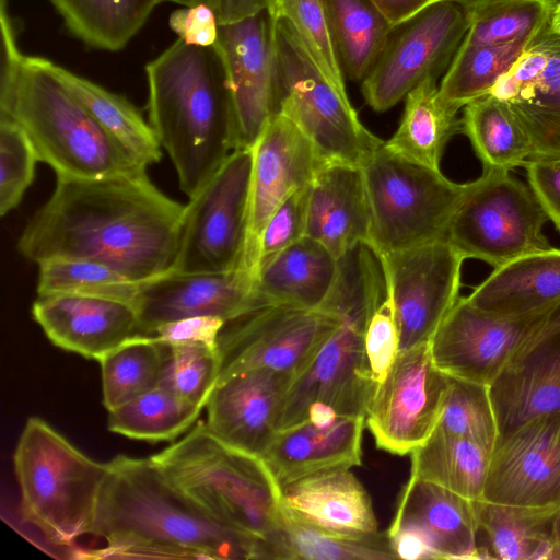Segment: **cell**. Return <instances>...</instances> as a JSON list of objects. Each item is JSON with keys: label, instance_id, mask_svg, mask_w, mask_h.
<instances>
[{"label": "cell", "instance_id": "cell-1", "mask_svg": "<svg viewBox=\"0 0 560 560\" xmlns=\"http://www.w3.org/2000/svg\"><path fill=\"white\" fill-rule=\"evenodd\" d=\"M185 215L186 205L162 192L147 170L97 178L58 176L16 248L37 265L80 258L144 282L173 270Z\"/></svg>", "mask_w": 560, "mask_h": 560}, {"label": "cell", "instance_id": "cell-2", "mask_svg": "<svg viewBox=\"0 0 560 560\" xmlns=\"http://www.w3.org/2000/svg\"><path fill=\"white\" fill-rule=\"evenodd\" d=\"M90 559H257L258 541L219 523L176 489L151 458L108 462Z\"/></svg>", "mask_w": 560, "mask_h": 560}, {"label": "cell", "instance_id": "cell-3", "mask_svg": "<svg viewBox=\"0 0 560 560\" xmlns=\"http://www.w3.org/2000/svg\"><path fill=\"white\" fill-rule=\"evenodd\" d=\"M149 122L190 199L237 149L226 68L217 44L177 38L145 67Z\"/></svg>", "mask_w": 560, "mask_h": 560}, {"label": "cell", "instance_id": "cell-4", "mask_svg": "<svg viewBox=\"0 0 560 560\" xmlns=\"http://www.w3.org/2000/svg\"><path fill=\"white\" fill-rule=\"evenodd\" d=\"M387 294L381 255L359 243L338 258L330 292L318 310L338 324L308 368L288 388L278 413L277 431L307 420L314 405L340 416H364L375 388L368 368L364 335L369 320Z\"/></svg>", "mask_w": 560, "mask_h": 560}, {"label": "cell", "instance_id": "cell-5", "mask_svg": "<svg viewBox=\"0 0 560 560\" xmlns=\"http://www.w3.org/2000/svg\"><path fill=\"white\" fill-rule=\"evenodd\" d=\"M0 118L18 125L56 177L97 178L147 168L133 161L50 70L22 56L0 74Z\"/></svg>", "mask_w": 560, "mask_h": 560}, {"label": "cell", "instance_id": "cell-6", "mask_svg": "<svg viewBox=\"0 0 560 560\" xmlns=\"http://www.w3.org/2000/svg\"><path fill=\"white\" fill-rule=\"evenodd\" d=\"M150 458L203 512L258 547L280 526V486L265 462L225 444L206 423Z\"/></svg>", "mask_w": 560, "mask_h": 560}, {"label": "cell", "instance_id": "cell-7", "mask_svg": "<svg viewBox=\"0 0 560 560\" xmlns=\"http://www.w3.org/2000/svg\"><path fill=\"white\" fill-rule=\"evenodd\" d=\"M24 518L71 547L91 535L108 463L93 460L40 418L27 420L13 456Z\"/></svg>", "mask_w": 560, "mask_h": 560}, {"label": "cell", "instance_id": "cell-8", "mask_svg": "<svg viewBox=\"0 0 560 560\" xmlns=\"http://www.w3.org/2000/svg\"><path fill=\"white\" fill-rule=\"evenodd\" d=\"M275 47L278 113L303 132L325 163L362 167L384 141L363 126L348 94L325 78L281 16L275 18Z\"/></svg>", "mask_w": 560, "mask_h": 560}, {"label": "cell", "instance_id": "cell-9", "mask_svg": "<svg viewBox=\"0 0 560 560\" xmlns=\"http://www.w3.org/2000/svg\"><path fill=\"white\" fill-rule=\"evenodd\" d=\"M371 215L370 244L384 255L446 240L468 183L405 160L384 143L361 167Z\"/></svg>", "mask_w": 560, "mask_h": 560}, {"label": "cell", "instance_id": "cell-10", "mask_svg": "<svg viewBox=\"0 0 560 560\" xmlns=\"http://www.w3.org/2000/svg\"><path fill=\"white\" fill-rule=\"evenodd\" d=\"M548 221L529 186L510 171L482 168L448 225L446 241L465 258L498 268L517 257L551 248L544 234Z\"/></svg>", "mask_w": 560, "mask_h": 560}, {"label": "cell", "instance_id": "cell-11", "mask_svg": "<svg viewBox=\"0 0 560 560\" xmlns=\"http://www.w3.org/2000/svg\"><path fill=\"white\" fill-rule=\"evenodd\" d=\"M252 171L253 148L237 149L189 199L172 271L245 269Z\"/></svg>", "mask_w": 560, "mask_h": 560}, {"label": "cell", "instance_id": "cell-12", "mask_svg": "<svg viewBox=\"0 0 560 560\" xmlns=\"http://www.w3.org/2000/svg\"><path fill=\"white\" fill-rule=\"evenodd\" d=\"M472 8L436 1L395 25L381 57L361 82L375 112H385L427 79L444 75L470 25Z\"/></svg>", "mask_w": 560, "mask_h": 560}, {"label": "cell", "instance_id": "cell-13", "mask_svg": "<svg viewBox=\"0 0 560 560\" xmlns=\"http://www.w3.org/2000/svg\"><path fill=\"white\" fill-rule=\"evenodd\" d=\"M337 324L338 318L325 311L278 303L231 319L217 340L221 364L218 383L254 369L295 378L308 368Z\"/></svg>", "mask_w": 560, "mask_h": 560}, {"label": "cell", "instance_id": "cell-14", "mask_svg": "<svg viewBox=\"0 0 560 560\" xmlns=\"http://www.w3.org/2000/svg\"><path fill=\"white\" fill-rule=\"evenodd\" d=\"M450 376L434 364L429 343L399 351L385 380L375 386L365 424L378 448L404 456L434 431Z\"/></svg>", "mask_w": 560, "mask_h": 560}, {"label": "cell", "instance_id": "cell-15", "mask_svg": "<svg viewBox=\"0 0 560 560\" xmlns=\"http://www.w3.org/2000/svg\"><path fill=\"white\" fill-rule=\"evenodd\" d=\"M381 257L398 329L399 351L429 343L459 298L465 258L446 240Z\"/></svg>", "mask_w": 560, "mask_h": 560}, {"label": "cell", "instance_id": "cell-16", "mask_svg": "<svg viewBox=\"0 0 560 560\" xmlns=\"http://www.w3.org/2000/svg\"><path fill=\"white\" fill-rule=\"evenodd\" d=\"M552 307L506 317L481 311L467 296H459L429 342L433 362L451 377L490 386Z\"/></svg>", "mask_w": 560, "mask_h": 560}, {"label": "cell", "instance_id": "cell-17", "mask_svg": "<svg viewBox=\"0 0 560 560\" xmlns=\"http://www.w3.org/2000/svg\"><path fill=\"white\" fill-rule=\"evenodd\" d=\"M482 499L560 508V412L536 416L499 436Z\"/></svg>", "mask_w": 560, "mask_h": 560}, {"label": "cell", "instance_id": "cell-18", "mask_svg": "<svg viewBox=\"0 0 560 560\" xmlns=\"http://www.w3.org/2000/svg\"><path fill=\"white\" fill-rule=\"evenodd\" d=\"M215 44L232 92L237 149H250L278 114L275 18L266 10L219 25Z\"/></svg>", "mask_w": 560, "mask_h": 560}, {"label": "cell", "instance_id": "cell-19", "mask_svg": "<svg viewBox=\"0 0 560 560\" xmlns=\"http://www.w3.org/2000/svg\"><path fill=\"white\" fill-rule=\"evenodd\" d=\"M246 269L228 272L170 271L140 283L135 302L142 336H153L163 324L195 316L229 322L270 304Z\"/></svg>", "mask_w": 560, "mask_h": 560}, {"label": "cell", "instance_id": "cell-20", "mask_svg": "<svg viewBox=\"0 0 560 560\" xmlns=\"http://www.w3.org/2000/svg\"><path fill=\"white\" fill-rule=\"evenodd\" d=\"M325 162L310 140L278 113L253 147L248 235L244 268L254 277L262 231L277 208L295 190L310 185Z\"/></svg>", "mask_w": 560, "mask_h": 560}, {"label": "cell", "instance_id": "cell-21", "mask_svg": "<svg viewBox=\"0 0 560 560\" xmlns=\"http://www.w3.org/2000/svg\"><path fill=\"white\" fill-rule=\"evenodd\" d=\"M491 93L510 106L527 131L529 161L560 159V33L548 25Z\"/></svg>", "mask_w": 560, "mask_h": 560}, {"label": "cell", "instance_id": "cell-22", "mask_svg": "<svg viewBox=\"0 0 560 560\" xmlns=\"http://www.w3.org/2000/svg\"><path fill=\"white\" fill-rule=\"evenodd\" d=\"M293 380L288 373L254 369L220 381L206 405V427L225 444L261 458Z\"/></svg>", "mask_w": 560, "mask_h": 560}, {"label": "cell", "instance_id": "cell-23", "mask_svg": "<svg viewBox=\"0 0 560 560\" xmlns=\"http://www.w3.org/2000/svg\"><path fill=\"white\" fill-rule=\"evenodd\" d=\"M34 320L57 347L98 360L127 340L142 336L133 304L83 294L37 295Z\"/></svg>", "mask_w": 560, "mask_h": 560}, {"label": "cell", "instance_id": "cell-24", "mask_svg": "<svg viewBox=\"0 0 560 560\" xmlns=\"http://www.w3.org/2000/svg\"><path fill=\"white\" fill-rule=\"evenodd\" d=\"M364 416H338L327 424L305 420L278 430L261 456L279 486L329 469L360 466Z\"/></svg>", "mask_w": 560, "mask_h": 560}, {"label": "cell", "instance_id": "cell-25", "mask_svg": "<svg viewBox=\"0 0 560 560\" xmlns=\"http://www.w3.org/2000/svg\"><path fill=\"white\" fill-rule=\"evenodd\" d=\"M306 236L339 258L371 242V215L362 168L324 163L308 187Z\"/></svg>", "mask_w": 560, "mask_h": 560}, {"label": "cell", "instance_id": "cell-26", "mask_svg": "<svg viewBox=\"0 0 560 560\" xmlns=\"http://www.w3.org/2000/svg\"><path fill=\"white\" fill-rule=\"evenodd\" d=\"M281 501L296 520L342 536L378 533L372 500L346 468L312 474L280 486Z\"/></svg>", "mask_w": 560, "mask_h": 560}, {"label": "cell", "instance_id": "cell-27", "mask_svg": "<svg viewBox=\"0 0 560 560\" xmlns=\"http://www.w3.org/2000/svg\"><path fill=\"white\" fill-rule=\"evenodd\" d=\"M489 389L499 436L536 416L560 412V330L518 351Z\"/></svg>", "mask_w": 560, "mask_h": 560}, {"label": "cell", "instance_id": "cell-28", "mask_svg": "<svg viewBox=\"0 0 560 560\" xmlns=\"http://www.w3.org/2000/svg\"><path fill=\"white\" fill-rule=\"evenodd\" d=\"M420 534L435 559H481L472 501L435 483L410 476L390 528Z\"/></svg>", "mask_w": 560, "mask_h": 560}, {"label": "cell", "instance_id": "cell-29", "mask_svg": "<svg viewBox=\"0 0 560 560\" xmlns=\"http://www.w3.org/2000/svg\"><path fill=\"white\" fill-rule=\"evenodd\" d=\"M467 299L481 311L506 317L555 306L560 302V249L530 253L494 268Z\"/></svg>", "mask_w": 560, "mask_h": 560}, {"label": "cell", "instance_id": "cell-30", "mask_svg": "<svg viewBox=\"0 0 560 560\" xmlns=\"http://www.w3.org/2000/svg\"><path fill=\"white\" fill-rule=\"evenodd\" d=\"M337 271L338 258L305 235L258 266L255 287L271 303L318 310Z\"/></svg>", "mask_w": 560, "mask_h": 560}, {"label": "cell", "instance_id": "cell-31", "mask_svg": "<svg viewBox=\"0 0 560 560\" xmlns=\"http://www.w3.org/2000/svg\"><path fill=\"white\" fill-rule=\"evenodd\" d=\"M481 559L548 560L560 508L472 501Z\"/></svg>", "mask_w": 560, "mask_h": 560}, {"label": "cell", "instance_id": "cell-32", "mask_svg": "<svg viewBox=\"0 0 560 560\" xmlns=\"http://www.w3.org/2000/svg\"><path fill=\"white\" fill-rule=\"evenodd\" d=\"M436 82L427 79L406 95L400 124L384 141L392 153L433 170H440L448 141L460 129L459 109L442 98Z\"/></svg>", "mask_w": 560, "mask_h": 560}, {"label": "cell", "instance_id": "cell-33", "mask_svg": "<svg viewBox=\"0 0 560 560\" xmlns=\"http://www.w3.org/2000/svg\"><path fill=\"white\" fill-rule=\"evenodd\" d=\"M47 65L133 161L145 168L161 161L162 147L154 130L125 96L48 59Z\"/></svg>", "mask_w": 560, "mask_h": 560}, {"label": "cell", "instance_id": "cell-34", "mask_svg": "<svg viewBox=\"0 0 560 560\" xmlns=\"http://www.w3.org/2000/svg\"><path fill=\"white\" fill-rule=\"evenodd\" d=\"M258 559L390 560L397 556L387 532L337 535L296 520L282 504L280 526L260 542Z\"/></svg>", "mask_w": 560, "mask_h": 560}, {"label": "cell", "instance_id": "cell-35", "mask_svg": "<svg viewBox=\"0 0 560 560\" xmlns=\"http://www.w3.org/2000/svg\"><path fill=\"white\" fill-rule=\"evenodd\" d=\"M320 1L345 78L362 82L385 49L393 24L370 0Z\"/></svg>", "mask_w": 560, "mask_h": 560}, {"label": "cell", "instance_id": "cell-36", "mask_svg": "<svg viewBox=\"0 0 560 560\" xmlns=\"http://www.w3.org/2000/svg\"><path fill=\"white\" fill-rule=\"evenodd\" d=\"M463 108L460 130L470 140L482 168L511 171L530 160L529 136L505 102L489 93Z\"/></svg>", "mask_w": 560, "mask_h": 560}, {"label": "cell", "instance_id": "cell-37", "mask_svg": "<svg viewBox=\"0 0 560 560\" xmlns=\"http://www.w3.org/2000/svg\"><path fill=\"white\" fill-rule=\"evenodd\" d=\"M491 450L465 438L434 430L411 455L410 476L468 500L482 499Z\"/></svg>", "mask_w": 560, "mask_h": 560}, {"label": "cell", "instance_id": "cell-38", "mask_svg": "<svg viewBox=\"0 0 560 560\" xmlns=\"http://www.w3.org/2000/svg\"><path fill=\"white\" fill-rule=\"evenodd\" d=\"M68 30L97 49H122L161 0H51Z\"/></svg>", "mask_w": 560, "mask_h": 560}, {"label": "cell", "instance_id": "cell-39", "mask_svg": "<svg viewBox=\"0 0 560 560\" xmlns=\"http://www.w3.org/2000/svg\"><path fill=\"white\" fill-rule=\"evenodd\" d=\"M168 352L156 336H137L100 358L107 411L158 387Z\"/></svg>", "mask_w": 560, "mask_h": 560}, {"label": "cell", "instance_id": "cell-40", "mask_svg": "<svg viewBox=\"0 0 560 560\" xmlns=\"http://www.w3.org/2000/svg\"><path fill=\"white\" fill-rule=\"evenodd\" d=\"M203 408L158 386L108 410L107 427L133 440L172 441L196 422Z\"/></svg>", "mask_w": 560, "mask_h": 560}, {"label": "cell", "instance_id": "cell-41", "mask_svg": "<svg viewBox=\"0 0 560 560\" xmlns=\"http://www.w3.org/2000/svg\"><path fill=\"white\" fill-rule=\"evenodd\" d=\"M529 43L476 45L463 42L439 86L442 98L460 109L471 101L491 93L499 79L513 67Z\"/></svg>", "mask_w": 560, "mask_h": 560}, {"label": "cell", "instance_id": "cell-42", "mask_svg": "<svg viewBox=\"0 0 560 560\" xmlns=\"http://www.w3.org/2000/svg\"><path fill=\"white\" fill-rule=\"evenodd\" d=\"M556 0H486L472 8L464 43L505 45L532 42L550 23Z\"/></svg>", "mask_w": 560, "mask_h": 560}, {"label": "cell", "instance_id": "cell-43", "mask_svg": "<svg viewBox=\"0 0 560 560\" xmlns=\"http://www.w3.org/2000/svg\"><path fill=\"white\" fill-rule=\"evenodd\" d=\"M141 282H131L107 266L80 258H52L38 264L37 295L83 293L135 305Z\"/></svg>", "mask_w": 560, "mask_h": 560}, {"label": "cell", "instance_id": "cell-44", "mask_svg": "<svg viewBox=\"0 0 560 560\" xmlns=\"http://www.w3.org/2000/svg\"><path fill=\"white\" fill-rule=\"evenodd\" d=\"M436 431L471 440L493 450L499 425L489 386L450 376Z\"/></svg>", "mask_w": 560, "mask_h": 560}, {"label": "cell", "instance_id": "cell-45", "mask_svg": "<svg viewBox=\"0 0 560 560\" xmlns=\"http://www.w3.org/2000/svg\"><path fill=\"white\" fill-rule=\"evenodd\" d=\"M159 386L206 407L220 376L217 347L202 342L168 343Z\"/></svg>", "mask_w": 560, "mask_h": 560}, {"label": "cell", "instance_id": "cell-46", "mask_svg": "<svg viewBox=\"0 0 560 560\" xmlns=\"http://www.w3.org/2000/svg\"><path fill=\"white\" fill-rule=\"evenodd\" d=\"M275 18L290 22L307 54L341 93L348 94L320 0H275L270 10Z\"/></svg>", "mask_w": 560, "mask_h": 560}, {"label": "cell", "instance_id": "cell-47", "mask_svg": "<svg viewBox=\"0 0 560 560\" xmlns=\"http://www.w3.org/2000/svg\"><path fill=\"white\" fill-rule=\"evenodd\" d=\"M38 158L23 130L0 118V214L7 215L23 199L34 180Z\"/></svg>", "mask_w": 560, "mask_h": 560}, {"label": "cell", "instance_id": "cell-48", "mask_svg": "<svg viewBox=\"0 0 560 560\" xmlns=\"http://www.w3.org/2000/svg\"><path fill=\"white\" fill-rule=\"evenodd\" d=\"M364 351L372 382L377 386L399 353V336L388 294L371 316L364 335Z\"/></svg>", "mask_w": 560, "mask_h": 560}, {"label": "cell", "instance_id": "cell-49", "mask_svg": "<svg viewBox=\"0 0 560 560\" xmlns=\"http://www.w3.org/2000/svg\"><path fill=\"white\" fill-rule=\"evenodd\" d=\"M308 187L292 192L269 218L259 242L258 266L305 236Z\"/></svg>", "mask_w": 560, "mask_h": 560}, {"label": "cell", "instance_id": "cell-50", "mask_svg": "<svg viewBox=\"0 0 560 560\" xmlns=\"http://www.w3.org/2000/svg\"><path fill=\"white\" fill-rule=\"evenodd\" d=\"M168 23L178 38L188 44L211 46L217 43L219 23L211 8L202 1L173 11Z\"/></svg>", "mask_w": 560, "mask_h": 560}, {"label": "cell", "instance_id": "cell-51", "mask_svg": "<svg viewBox=\"0 0 560 560\" xmlns=\"http://www.w3.org/2000/svg\"><path fill=\"white\" fill-rule=\"evenodd\" d=\"M523 167L526 170L528 186L548 220L560 232V159L527 161Z\"/></svg>", "mask_w": 560, "mask_h": 560}, {"label": "cell", "instance_id": "cell-52", "mask_svg": "<svg viewBox=\"0 0 560 560\" xmlns=\"http://www.w3.org/2000/svg\"><path fill=\"white\" fill-rule=\"evenodd\" d=\"M225 323L213 316L187 317L161 325L153 336L166 343L202 342L217 347L218 336Z\"/></svg>", "mask_w": 560, "mask_h": 560}, {"label": "cell", "instance_id": "cell-53", "mask_svg": "<svg viewBox=\"0 0 560 560\" xmlns=\"http://www.w3.org/2000/svg\"><path fill=\"white\" fill-rule=\"evenodd\" d=\"M213 11L219 25L231 24L271 10L275 0H202Z\"/></svg>", "mask_w": 560, "mask_h": 560}, {"label": "cell", "instance_id": "cell-54", "mask_svg": "<svg viewBox=\"0 0 560 560\" xmlns=\"http://www.w3.org/2000/svg\"><path fill=\"white\" fill-rule=\"evenodd\" d=\"M390 544L397 559L429 560L435 559V555L425 539L417 532L397 527L387 530Z\"/></svg>", "mask_w": 560, "mask_h": 560}, {"label": "cell", "instance_id": "cell-55", "mask_svg": "<svg viewBox=\"0 0 560 560\" xmlns=\"http://www.w3.org/2000/svg\"><path fill=\"white\" fill-rule=\"evenodd\" d=\"M388 19L393 26L411 18L425 7L440 0H370Z\"/></svg>", "mask_w": 560, "mask_h": 560}, {"label": "cell", "instance_id": "cell-56", "mask_svg": "<svg viewBox=\"0 0 560 560\" xmlns=\"http://www.w3.org/2000/svg\"><path fill=\"white\" fill-rule=\"evenodd\" d=\"M560 330V302L548 313L542 326L523 345L520 351L536 340Z\"/></svg>", "mask_w": 560, "mask_h": 560}, {"label": "cell", "instance_id": "cell-57", "mask_svg": "<svg viewBox=\"0 0 560 560\" xmlns=\"http://www.w3.org/2000/svg\"><path fill=\"white\" fill-rule=\"evenodd\" d=\"M548 560H560V510L553 522L551 546Z\"/></svg>", "mask_w": 560, "mask_h": 560}, {"label": "cell", "instance_id": "cell-58", "mask_svg": "<svg viewBox=\"0 0 560 560\" xmlns=\"http://www.w3.org/2000/svg\"><path fill=\"white\" fill-rule=\"evenodd\" d=\"M549 27L556 33H560V3H558L552 12Z\"/></svg>", "mask_w": 560, "mask_h": 560}, {"label": "cell", "instance_id": "cell-59", "mask_svg": "<svg viewBox=\"0 0 560 560\" xmlns=\"http://www.w3.org/2000/svg\"><path fill=\"white\" fill-rule=\"evenodd\" d=\"M161 1H170L173 3L180 4L183 7H189V5H194L198 2H201L202 0H161Z\"/></svg>", "mask_w": 560, "mask_h": 560}, {"label": "cell", "instance_id": "cell-60", "mask_svg": "<svg viewBox=\"0 0 560 560\" xmlns=\"http://www.w3.org/2000/svg\"><path fill=\"white\" fill-rule=\"evenodd\" d=\"M457 1H460L469 7L474 8L486 0H457Z\"/></svg>", "mask_w": 560, "mask_h": 560}]
</instances>
